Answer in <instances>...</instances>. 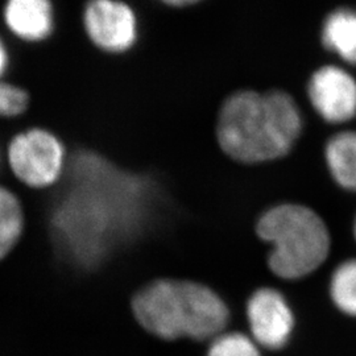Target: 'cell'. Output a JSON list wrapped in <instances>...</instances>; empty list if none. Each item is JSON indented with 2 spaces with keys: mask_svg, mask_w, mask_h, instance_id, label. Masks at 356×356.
Returning a JSON list of instances; mask_svg holds the SVG:
<instances>
[{
  "mask_svg": "<svg viewBox=\"0 0 356 356\" xmlns=\"http://www.w3.org/2000/svg\"><path fill=\"white\" fill-rule=\"evenodd\" d=\"M131 188V179L99 156L76 154L51 210V235L61 254L78 266L99 261L126 222Z\"/></svg>",
  "mask_w": 356,
  "mask_h": 356,
  "instance_id": "cell-1",
  "label": "cell"
},
{
  "mask_svg": "<svg viewBox=\"0 0 356 356\" xmlns=\"http://www.w3.org/2000/svg\"><path fill=\"white\" fill-rule=\"evenodd\" d=\"M301 131L302 116L288 92L244 90L222 104L216 138L222 151L235 161L259 164L291 152Z\"/></svg>",
  "mask_w": 356,
  "mask_h": 356,
  "instance_id": "cell-2",
  "label": "cell"
},
{
  "mask_svg": "<svg viewBox=\"0 0 356 356\" xmlns=\"http://www.w3.org/2000/svg\"><path fill=\"white\" fill-rule=\"evenodd\" d=\"M132 310L141 326L161 339L216 338L229 322L225 301L194 281H153L135 294Z\"/></svg>",
  "mask_w": 356,
  "mask_h": 356,
  "instance_id": "cell-3",
  "label": "cell"
},
{
  "mask_svg": "<svg viewBox=\"0 0 356 356\" xmlns=\"http://www.w3.org/2000/svg\"><path fill=\"white\" fill-rule=\"evenodd\" d=\"M257 235L270 245L268 264L284 280H298L329 257L331 238L325 220L304 204H277L260 216Z\"/></svg>",
  "mask_w": 356,
  "mask_h": 356,
  "instance_id": "cell-4",
  "label": "cell"
},
{
  "mask_svg": "<svg viewBox=\"0 0 356 356\" xmlns=\"http://www.w3.org/2000/svg\"><path fill=\"white\" fill-rule=\"evenodd\" d=\"M64 160L63 144L42 129L17 135L10 147L13 173L33 188H44L56 182L63 173Z\"/></svg>",
  "mask_w": 356,
  "mask_h": 356,
  "instance_id": "cell-5",
  "label": "cell"
},
{
  "mask_svg": "<svg viewBox=\"0 0 356 356\" xmlns=\"http://www.w3.org/2000/svg\"><path fill=\"white\" fill-rule=\"evenodd\" d=\"M307 95L317 114L330 124L356 116V79L339 66H322L312 76Z\"/></svg>",
  "mask_w": 356,
  "mask_h": 356,
  "instance_id": "cell-6",
  "label": "cell"
},
{
  "mask_svg": "<svg viewBox=\"0 0 356 356\" xmlns=\"http://www.w3.org/2000/svg\"><path fill=\"white\" fill-rule=\"evenodd\" d=\"M247 318L254 342L267 348H281L292 335V309L285 297L273 288H260L250 297Z\"/></svg>",
  "mask_w": 356,
  "mask_h": 356,
  "instance_id": "cell-7",
  "label": "cell"
},
{
  "mask_svg": "<svg viewBox=\"0 0 356 356\" xmlns=\"http://www.w3.org/2000/svg\"><path fill=\"white\" fill-rule=\"evenodd\" d=\"M85 26L90 38L104 51H126L136 38L135 15L116 0H90Z\"/></svg>",
  "mask_w": 356,
  "mask_h": 356,
  "instance_id": "cell-8",
  "label": "cell"
},
{
  "mask_svg": "<svg viewBox=\"0 0 356 356\" xmlns=\"http://www.w3.org/2000/svg\"><path fill=\"white\" fill-rule=\"evenodd\" d=\"M4 16L13 33L28 41L48 38L53 26L49 0H7Z\"/></svg>",
  "mask_w": 356,
  "mask_h": 356,
  "instance_id": "cell-9",
  "label": "cell"
},
{
  "mask_svg": "<svg viewBox=\"0 0 356 356\" xmlns=\"http://www.w3.org/2000/svg\"><path fill=\"white\" fill-rule=\"evenodd\" d=\"M321 40L326 49L343 61L356 65V10L338 8L323 22Z\"/></svg>",
  "mask_w": 356,
  "mask_h": 356,
  "instance_id": "cell-10",
  "label": "cell"
},
{
  "mask_svg": "<svg viewBox=\"0 0 356 356\" xmlns=\"http://www.w3.org/2000/svg\"><path fill=\"white\" fill-rule=\"evenodd\" d=\"M331 177L344 191L356 193V131L334 135L325 147Z\"/></svg>",
  "mask_w": 356,
  "mask_h": 356,
  "instance_id": "cell-11",
  "label": "cell"
},
{
  "mask_svg": "<svg viewBox=\"0 0 356 356\" xmlns=\"http://www.w3.org/2000/svg\"><path fill=\"white\" fill-rule=\"evenodd\" d=\"M331 300L342 313L356 317V259L341 263L330 279Z\"/></svg>",
  "mask_w": 356,
  "mask_h": 356,
  "instance_id": "cell-12",
  "label": "cell"
},
{
  "mask_svg": "<svg viewBox=\"0 0 356 356\" xmlns=\"http://www.w3.org/2000/svg\"><path fill=\"white\" fill-rule=\"evenodd\" d=\"M23 229V211L11 191L0 186V259L19 241Z\"/></svg>",
  "mask_w": 356,
  "mask_h": 356,
  "instance_id": "cell-13",
  "label": "cell"
},
{
  "mask_svg": "<svg viewBox=\"0 0 356 356\" xmlns=\"http://www.w3.org/2000/svg\"><path fill=\"white\" fill-rule=\"evenodd\" d=\"M207 356H260L254 339L241 332H225L214 338Z\"/></svg>",
  "mask_w": 356,
  "mask_h": 356,
  "instance_id": "cell-14",
  "label": "cell"
},
{
  "mask_svg": "<svg viewBox=\"0 0 356 356\" xmlns=\"http://www.w3.org/2000/svg\"><path fill=\"white\" fill-rule=\"evenodd\" d=\"M28 95L16 86L0 82V116H16L26 110Z\"/></svg>",
  "mask_w": 356,
  "mask_h": 356,
  "instance_id": "cell-15",
  "label": "cell"
},
{
  "mask_svg": "<svg viewBox=\"0 0 356 356\" xmlns=\"http://www.w3.org/2000/svg\"><path fill=\"white\" fill-rule=\"evenodd\" d=\"M7 63H8V58H7V51L4 49V45L1 44L0 41V76H3L4 70L7 69Z\"/></svg>",
  "mask_w": 356,
  "mask_h": 356,
  "instance_id": "cell-16",
  "label": "cell"
},
{
  "mask_svg": "<svg viewBox=\"0 0 356 356\" xmlns=\"http://www.w3.org/2000/svg\"><path fill=\"white\" fill-rule=\"evenodd\" d=\"M166 4H170V6H177V7H182V6H189L193 3H197L198 0H161Z\"/></svg>",
  "mask_w": 356,
  "mask_h": 356,
  "instance_id": "cell-17",
  "label": "cell"
},
{
  "mask_svg": "<svg viewBox=\"0 0 356 356\" xmlns=\"http://www.w3.org/2000/svg\"><path fill=\"white\" fill-rule=\"evenodd\" d=\"M354 238H355V241H356V218H355V220H354Z\"/></svg>",
  "mask_w": 356,
  "mask_h": 356,
  "instance_id": "cell-18",
  "label": "cell"
}]
</instances>
